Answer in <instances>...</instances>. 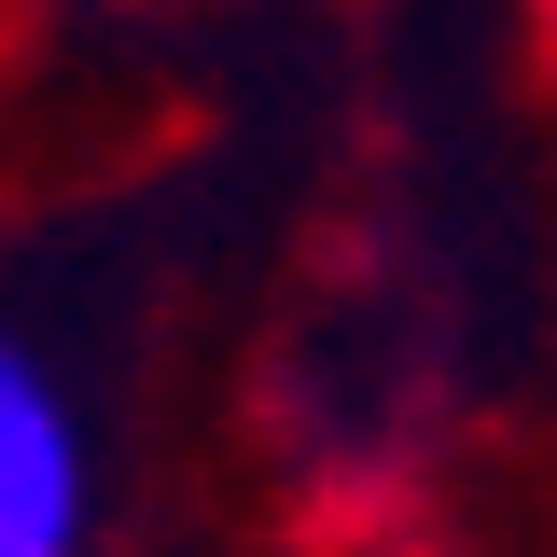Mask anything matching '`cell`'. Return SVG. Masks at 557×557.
<instances>
[{
  "label": "cell",
  "mask_w": 557,
  "mask_h": 557,
  "mask_svg": "<svg viewBox=\"0 0 557 557\" xmlns=\"http://www.w3.org/2000/svg\"><path fill=\"white\" fill-rule=\"evenodd\" d=\"M70 544H84V418L0 335V557H70Z\"/></svg>",
  "instance_id": "6da1fadb"
}]
</instances>
